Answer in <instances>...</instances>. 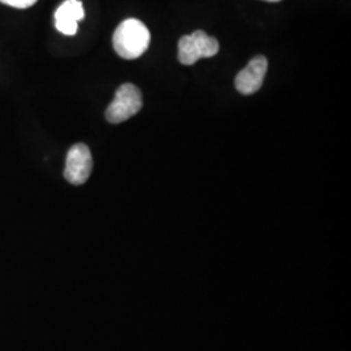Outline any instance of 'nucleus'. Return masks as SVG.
<instances>
[{
    "mask_svg": "<svg viewBox=\"0 0 351 351\" xmlns=\"http://www.w3.org/2000/svg\"><path fill=\"white\" fill-rule=\"evenodd\" d=\"M264 1H269V3H277V1H281V0H264Z\"/></svg>",
    "mask_w": 351,
    "mask_h": 351,
    "instance_id": "6e6552de",
    "label": "nucleus"
},
{
    "mask_svg": "<svg viewBox=\"0 0 351 351\" xmlns=\"http://www.w3.org/2000/svg\"><path fill=\"white\" fill-rule=\"evenodd\" d=\"M38 0H0V3L7 4L13 8H19V10H24V8H29L32 5H34Z\"/></svg>",
    "mask_w": 351,
    "mask_h": 351,
    "instance_id": "0eeeda50",
    "label": "nucleus"
},
{
    "mask_svg": "<svg viewBox=\"0 0 351 351\" xmlns=\"http://www.w3.org/2000/svg\"><path fill=\"white\" fill-rule=\"evenodd\" d=\"M93 171V156L86 145H73L66 155L64 177L73 185H82L88 180Z\"/></svg>",
    "mask_w": 351,
    "mask_h": 351,
    "instance_id": "20e7f679",
    "label": "nucleus"
},
{
    "mask_svg": "<svg viewBox=\"0 0 351 351\" xmlns=\"http://www.w3.org/2000/svg\"><path fill=\"white\" fill-rule=\"evenodd\" d=\"M84 19V4L80 0H65L55 12V26L65 36H75L78 29V21Z\"/></svg>",
    "mask_w": 351,
    "mask_h": 351,
    "instance_id": "423d86ee",
    "label": "nucleus"
},
{
    "mask_svg": "<svg viewBox=\"0 0 351 351\" xmlns=\"http://www.w3.org/2000/svg\"><path fill=\"white\" fill-rule=\"evenodd\" d=\"M267 69L268 62L263 55L255 56L236 77V88L243 95H251L256 93L263 85Z\"/></svg>",
    "mask_w": 351,
    "mask_h": 351,
    "instance_id": "39448f33",
    "label": "nucleus"
},
{
    "mask_svg": "<svg viewBox=\"0 0 351 351\" xmlns=\"http://www.w3.org/2000/svg\"><path fill=\"white\" fill-rule=\"evenodd\" d=\"M142 93L133 84H124L117 88L114 99L106 111V119L111 124H120L133 117L142 108Z\"/></svg>",
    "mask_w": 351,
    "mask_h": 351,
    "instance_id": "7ed1b4c3",
    "label": "nucleus"
},
{
    "mask_svg": "<svg viewBox=\"0 0 351 351\" xmlns=\"http://www.w3.org/2000/svg\"><path fill=\"white\" fill-rule=\"evenodd\" d=\"M150 40L147 26L137 19H128L113 33V49L123 59L134 60L147 51Z\"/></svg>",
    "mask_w": 351,
    "mask_h": 351,
    "instance_id": "f257e3e1",
    "label": "nucleus"
},
{
    "mask_svg": "<svg viewBox=\"0 0 351 351\" xmlns=\"http://www.w3.org/2000/svg\"><path fill=\"white\" fill-rule=\"evenodd\" d=\"M219 42L203 30H197L178 40V60L184 65H193L204 58H213L219 52Z\"/></svg>",
    "mask_w": 351,
    "mask_h": 351,
    "instance_id": "f03ea898",
    "label": "nucleus"
}]
</instances>
